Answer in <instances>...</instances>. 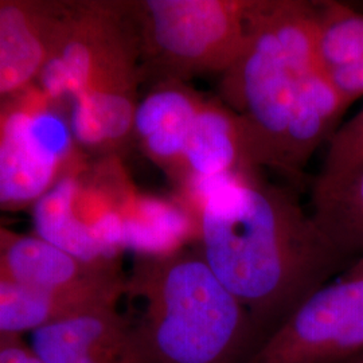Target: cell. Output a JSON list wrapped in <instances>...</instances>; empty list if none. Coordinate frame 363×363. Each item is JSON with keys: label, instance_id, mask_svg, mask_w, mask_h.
I'll return each instance as SVG.
<instances>
[{"label": "cell", "instance_id": "cell-1", "mask_svg": "<svg viewBox=\"0 0 363 363\" xmlns=\"http://www.w3.org/2000/svg\"><path fill=\"white\" fill-rule=\"evenodd\" d=\"M199 234V253L250 313L261 340L359 255L292 193L255 172L211 183Z\"/></svg>", "mask_w": 363, "mask_h": 363}, {"label": "cell", "instance_id": "cell-2", "mask_svg": "<svg viewBox=\"0 0 363 363\" xmlns=\"http://www.w3.org/2000/svg\"><path fill=\"white\" fill-rule=\"evenodd\" d=\"M143 81L130 3L65 1L37 85L55 104L65 103L74 143L106 157L127 150Z\"/></svg>", "mask_w": 363, "mask_h": 363}, {"label": "cell", "instance_id": "cell-3", "mask_svg": "<svg viewBox=\"0 0 363 363\" xmlns=\"http://www.w3.org/2000/svg\"><path fill=\"white\" fill-rule=\"evenodd\" d=\"M125 295L142 303L135 327L151 363H245L259 346L250 313L198 249L139 256Z\"/></svg>", "mask_w": 363, "mask_h": 363}, {"label": "cell", "instance_id": "cell-4", "mask_svg": "<svg viewBox=\"0 0 363 363\" xmlns=\"http://www.w3.org/2000/svg\"><path fill=\"white\" fill-rule=\"evenodd\" d=\"M318 69L316 3L255 0L242 50L222 74L220 99L241 118L255 169L280 172L295 97Z\"/></svg>", "mask_w": 363, "mask_h": 363}, {"label": "cell", "instance_id": "cell-5", "mask_svg": "<svg viewBox=\"0 0 363 363\" xmlns=\"http://www.w3.org/2000/svg\"><path fill=\"white\" fill-rule=\"evenodd\" d=\"M138 30L143 79L187 82L223 74L245 43L255 0L128 1Z\"/></svg>", "mask_w": 363, "mask_h": 363}, {"label": "cell", "instance_id": "cell-6", "mask_svg": "<svg viewBox=\"0 0 363 363\" xmlns=\"http://www.w3.org/2000/svg\"><path fill=\"white\" fill-rule=\"evenodd\" d=\"M363 354V249L259 342L245 363H345Z\"/></svg>", "mask_w": 363, "mask_h": 363}, {"label": "cell", "instance_id": "cell-7", "mask_svg": "<svg viewBox=\"0 0 363 363\" xmlns=\"http://www.w3.org/2000/svg\"><path fill=\"white\" fill-rule=\"evenodd\" d=\"M58 104L38 85L0 97V210L34 206L70 171L81 167L69 138L55 125Z\"/></svg>", "mask_w": 363, "mask_h": 363}, {"label": "cell", "instance_id": "cell-8", "mask_svg": "<svg viewBox=\"0 0 363 363\" xmlns=\"http://www.w3.org/2000/svg\"><path fill=\"white\" fill-rule=\"evenodd\" d=\"M0 273L85 310L118 304L127 289V276L115 257L79 259L38 234L16 233L1 222Z\"/></svg>", "mask_w": 363, "mask_h": 363}, {"label": "cell", "instance_id": "cell-9", "mask_svg": "<svg viewBox=\"0 0 363 363\" xmlns=\"http://www.w3.org/2000/svg\"><path fill=\"white\" fill-rule=\"evenodd\" d=\"M42 363H151L135 323L118 304L60 318L33 333Z\"/></svg>", "mask_w": 363, "mask_h": 363}, {"label": "cell", "instance_id": "cell-10", "mask_svg": "<svg viewBox=\"0 0 363 363\" xmlns=\"http://www.w3.org/2000/svg\"><path fill=\"white\" fill-rule=\"evenodd\" d=\"M65 1L0 0V97L38 82L49 61Z\"/></svg>", "mask_w": 363, "mask_h": 363}, {"label": "cell", "instance_id": "cell-11", "mask_svg": "<svg viewBox=\"0 0 363 363\" xmlns=\"http://www.w3.org/2000/svg\"><path fill=\"white\" fill-rule=\"evenodd\" d=\"M205 99L187 82L164 81L155 84L138 105L133 143L178 184L186 143Z\"/></svg>", "mask_w": 363, "mask_h": 363}, {"label": "cell", "instance_id": "cell-12", "mask_svg": "<svg viewBox=\"0 0 363 363\" xmlns=\"http://www.w3.org/2000/svg\"><path fill=\"white\" fill-rule=\"evenodd\" d=\"M255 169L241 118L220 100L206 97L186 143L181 186L214 183Z\"/></svg>", "mask_w": 363, "mask_h": 363}, {"label": "cell", "instance_id": "cell-13", "mask_svg": "<svg viewBox=\"0 0 363 363\" xmlns=\"http://www.w3.org/2000/svg\"><path fill=\"white\" fill-rule=\"evenodd\" d=\"M347 108L323 69L304 78L286 127L280 172L298 179L315 150L333 136Z\"/></svg>", "mask_w": 363, "mask_h": 363}, {"label": "cell", "instance_id": "cell-14", "mask_svg": "<svg viewBox=\"0 0 363 363\" xmlns=\"http://www.w3.org/2000/svg\"><path fill=\"white\" fill-rule=\"evenodd\" d=\"M313 214L355 252L363 249V169L337 181H315Z\"/></svg>", "mask_w": 363, "mask_h": 363}, {"label": "cell", "instance_id": "cell-15", "mask_svg": "<svg viewBox=\"0 0 363 363\" xmlns=\"http://www.w3.org/2000/svg\"><path fill=\"white\" fill-rule=\"evenodd\" d=\"M82 311L88 310L21 286L0 273V335L34 333L60 318Z\"/></svg>", "mask_w": 363, "mask_h": 363}, {"label": "cell", "instance_id": "cell-16", "mask_svg": "<svg viewBox=\"0 0 363 363\" xmlns=\"http://www.w3.org/2000/svg\"><path fill=\"white\" fill-rule=\"evenodd\" d=\"M318 52L325 72L363 57V15L337 1L316 3Z\"/></svg>", "mask_w": 363, "mask_h": 363}, {"label": "cell", "instance_id": "cell-17", "mask_svg": "<svg viewBox=\"0 0 363 363\" xmlns=\"http://www.w3.org/2000/svg\"><path fill=\"white\" fill-rule=\"evenodd\" d=\"M363 169V108L328 140L325 163L316 181H337Z\"/></svg>", "mask_w": 363, "mask_h": 363}, {"label": "cell", "instance_id": "cell-18", "mask_svg": "<svg viewBox=\"0 0 363 363\" xmlns=\"http://www.w3.org/2000/svg\"><path fill=\"white\" fill-rule=\"evenodd\" d=\"M333 85L339 91L346 104L350 106L355 100L363 96V57L327 72Z\"/></svg>", "mask_w": 363, "mask_h": 363}, {"label": "cell", "instance_id": "cell-19", "mask_svg": "<svg viewBox=\"0 0 363 363\" xmlns=\"http://www.w3.org/2000/svg\"><path fill=\"white\" fill-rule=\"evenodd\" d=\"M0 363H42L21 335H0Z\"/></svg>", "mask_w": 363, "mask_h": 363}, {"label": "cell", "instance_id": "cell-20", "mask_svg": "<svg viewBox=\"0 0 363 363\" xmlns=\"http://www.w3.org/2000/svg\"><path fill=\"white\" fill-rule=\"evenodd\" d=\"M345 363H363V354L359 355V357H357V358H354V359H351L349 362Z\"/></svg>", "mask_w": 363, "mask_h": 363}]
</instances>
